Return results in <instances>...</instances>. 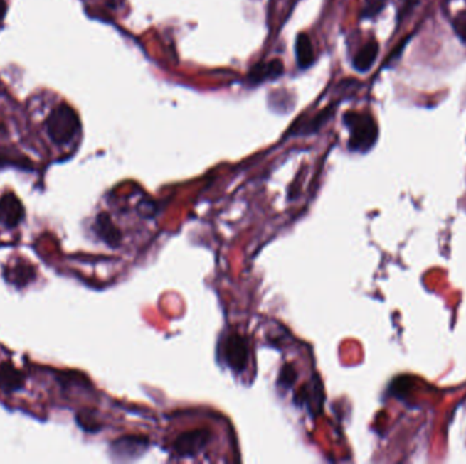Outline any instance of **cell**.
<instances>
[{"mask_svg":"<svg viewBox=\"0 0 466 464\" xmlns=\"http://www.w3.org/2000/svg\"><path fill=\"white\" fill-rule=\"evenodd\" d=\"M454 26H455V32L457 34L466 41V16H460L455 22H454Z\"/></svg>","mask_w":466,"mask_h":464,"instance_id":"obj_18","label":"cell"},{"mask_svg":"<svg viewBox=\"0 0 466 464\" xmlns=\"http://www.w3.org/2000/svg\"><path fill=\"white\" fill-rule=\"evenodd\" d=\"M78 423L88 432H95L98 429V425L95 422V419L88 414H82V413L78 414Z\"/></svg>","mask_w":466,"mask_h":464,"instance_id":"obj_17","label":"cell"},{"mask_svg":"<svg viewBox=\"0 0 466 464\" xmlns=\"http://www.w3.org/2000/svg\"><path fill=\"white\" fill-rule=\"evenodd\" d=\"M25 208L14 193H6L0 198V224L16 227L23 220Z\"/></svg>","mask_w":466,"mask_h":464,"instance_id":"obj_6","label":"cell"},{"mask_svg":"<svg viewBox=\"0 0 466 464\" xmlns=\"http://www.w3.org/2000/svg\"><path fill=\"white\" fill-rule=\"evenodd\" d=\"M46 129L51 141L56 144H70L80 132V123L78 113L68 104L58 105L49 113Z\"/></svg>","mask_w":466,"mask_h":464,"instance_id":"obj_1","label":"cell"},{"mask_svg":"<svg viewBox=\"0 0 466 464\" xmlns=\"http://www.w3.org/2000/svg\"><path fill=\"white\" fill-rule=\"evenodd\" d=\"M284 72V65L281 60H270L262 62L253 67L248 74V80L251 83H262L265 80H272L278 78Z\"/></svg>","mask_w":466,"mask_h":464,"instance_id":"obj_7","label":"cell"},{"mask_svg":"<svg viewBox=\"0 0 466 464\" xmlns=\"http://www.w3.org/2000/svg\"><path fill=\"white\" fill-rule=\"evenodd\" d=\"M296 58L302 68H307L314 63V48L307 34H299V37L296 38Z\"/></svg>","mask_w":466,"mask_h":464,"instance_id":"obj_11","label":"cell"},{"mask_svg":"<svg viewBox=\"0 0 466 464\" xmlns=\"http://www.w3.org/2000/svg\"><path fill=\"white\" fill-rule=\"evenodd\" d=\"M23 384H25L23 374L11 364H3L0 367V387L4 391L14 392L21 389Z\"/></svg>","mask_w":466,"mask_h":464,"instance_id":"obj_9","label":"cell"},{"mask_svg":"<svg viewBox=\"0 0 466 464\" xmlns=\"http://www.w3.org/2000/svg\"><path fill=\"white\" fill-rule=\"evenodd\" d=\"M209 431H194L180 434L174 443V450L179 458H194L209 444Z\"/></svg>","mask_w":466,"mask_h":464,"instance_id":"obj_4","label":"cell"},{"mask_svg":"<svg viewBox=\"0 0 466 464\" xmlns=\"http://www.w3.org/2000/svg\"><path fill=\"white\" fill-rule=\"evenodd\" d=\"M412 385H413V382H412L411 377H408V376H401V377L396 379V380L391 383L390 389H391V394H393L394 396H397V398H405V396L408 395V392L411 391Z\"/></svg>","mask_w":466,"mask_h":464,"instance_id":"obj_13","label":"cell"},{"mask_svg":"<svg viewBox=\"0 0 466 464\" xmlns=\"http://www.w3.org/2000/svg\"><path fill=\"white\" fill-rule=\"evenodd\" d=\"M378 52H379V47H378L376 41H370L369 44H366L363 48L359 50V53L354 58V68L360 72L369 71L374 65V62L376 60Z\"/></svg>","mask_w":466,"mask_h":464,"instance_id":"obj_10","label":"cell"},{"mask_svg":"<svg viewBox=\"0 0 466 464\" xmlns=\"http://www.w3.org/2000/svg\"><path fill=\"white\" fill-rule=\"evenodd\" d=\"M223 360L235 373H241L248 364V340L244 336L231 334L221 345Z\"/></svg>","mask_w":466,"mask_h":464,"instance_id":"obj_3","label":"cell"},{"mask_svg":"<svg viewBox=\"0 0 466 464\" xmlns=\"http://www.w3.org/2000/svg\"><path fill=\"white\" fill-rule=\"evenodd\" d=\"M33 275H34V269H33L32 266L21 264V266L16 267V270H14L13 282H16L18 286H23L32 279Z\"/></svg>","mask_w":466,"mask_h":464,"instance_id":"obj_14","label":"cell"},{"mask_svg":"<svg viewBox=\"0 0 466 464\" xmlns=\"http://www.w3.org/2000/svg\"><path fill=\"white\" fill-rule=\"evenodd\" d=\"M96 232L100 236V239L108 244L110 247H117L120 242V232L117 227L112 224L111 218L108 214L101 212L96 220Z\"/></svg>","mask_w":466,"mask_h":464,"instance_id":"obj_8","label":"cell"},{"mask_svg":"<svg viewBox=\"0 0 466 464\" xmlns=\"http://www.w3.org/2000/svg\"><path fill=\"white\" fill-rule=\"evenodd\" d=\"M4 16H6V1L0 0V23H1Z\"/></svg>","mask_w":466,"mask_h":464,"instance_id":"obj_19","label":"cell"},{"mask_svg":"<svg viewBox=\"0 0 466 464\" xmlns=\"http://www.w3.org/2000/svg\"><path fill=\"white\" fill-rule=\"evenodd\" d=\"M147 448V440L139 436H126L112 444V452L120 460H134L144 455Z\"/></svg>","mask_w":466,"mask_h":464,"instance_id":"obj_5","label":"cell"},{"mask_svg":"<svg viewBox=\"0 0 466 464\" xmlns=\"http://www.w3.org/2000/svg\"><path fill=\"white\" fill-rule=\"evenodd\" d=\"M296 376H297L296 369L293 368L292 365H285L280 372L278 384L281 385V387H285V388H290V385L295 383Z\"/></svg>","mask_w":466,"mask_h":464,"instance_id":"obj_16","label":"cell"},{"mask_svg":"<svg viewBox=\"0 0 466 464\" xmlns=\"http://www.w3.org/2000/svg\"><path fill=\"white\" fill-rule=\"evenodd\" d=\"M3 166H19V168H31V162L18 154L16 151H11L9 149L0 147V168Z\"/></svg>","mask_w":466,"mask_h":464,"instance_id":"obj_12","label":"cell"},{"mask_svg":"<svg viewBox=\"0 0 466 464\" xmlns=\"http://www.w3.org/2000/svg\"><path fill=\"white\" fill-rule=\"evenodd\" d=\"M345 124L351 131L349 149L366 153L378 139V126L369 113L348 112L344 116Z\"/></svg>","mask_w":466,"mask_h":464,"instance_id":"obj_2","label":"cell"},{"mask_svg":"<svg viewBox=\"0 0 466 464\" xmlns=\"http://www.w3.org/2000/svg\"><path fill=\"white\" fill-rule=\"evenodd\" d=\"M0 129H1V126H0Z\"/></svg>","mask_w":466,"mask_h":464,"instance_id":"obj_20","label":"cell"},{"mask_svg":"<svg viewBox=\"0 0 466 464\" xmlns=\"http://www.w3.org/2000/svg\"><path fill=\"white\" fill-rule=\"evenodd\" d=\"M364 9H363V16L366 18H374L378 16L385 7L388 0H364Z\"/></svg>","mask_w":466,"mask_h":464,"instance_id":"obj_15","label":"cell"}]
</instances>
